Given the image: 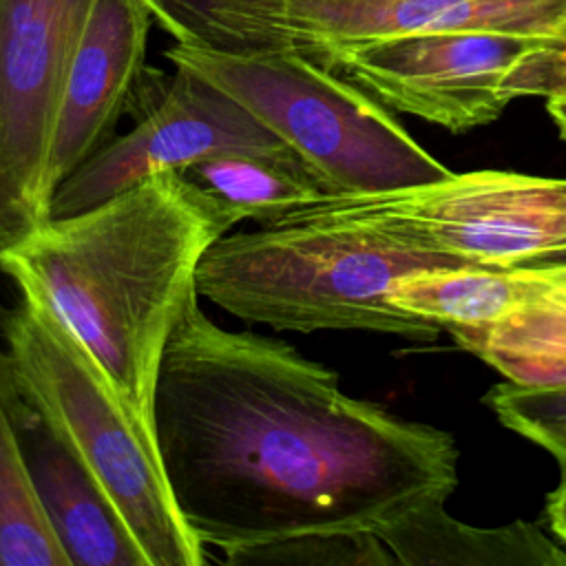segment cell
<instances>
[{"instance_id": "cell-5", "label": "cell", "mask_w": 566, "mask_h": 566, "mask_svg": "<svg viewBox=\"0 0 566 566\" xmlns=\"http://www.w3.org/2000/svg\"><path fill=\"white\" fill-rule=\"evenodd\" d=\"M166 57L243 104L336 195L407 188L451 172L387 106L305 53H230L175 42Z\"/></svg>"}, {"instance_id": "cell-15", "label": "cell", "mask_w": 566, "mask_h": 566, "mask_svg": "<svg viewBox=\"0 0 566 566\" xmlns=\"http://www.w3.org/2000/svg\"><path fill=\"white\" fill-rule=\"evenodd\" d=\"M546 290L548 281L526 268L444 265L405 274L391 298L400 310L451 332L491 323Z\"/></svg>"}, {"instance_id": "cell-14", "label": "cell", "mask_w": 566, "mask_h": 566, "mask_svg": "<svg viewBox=\"0 0 566 566\" xmlns=\"http://www.w3.org/2000/svg\"><path fill=\"white\" fill-rule=\"evenodd\" d=\"M179 172L210 197L232 226L268 223L336 195L290 150L217 155Z\"/></svg>"}, {"instance_id": "cell-16", "label": "cell", "mask_w": 566, "mask_h": 566, "mask_svg": "<svg viewBox=\"0 0 566 566\" xmlns=\"http://www.w3.org/2000/svg\"><path fill=\"white\" fill-rule=\"evenodd\" d=\"M451 334L511 382H566V292L553 281L542 296L504 316L478 327H455Z\"/></svg>"}, {"instance_id": "cell-24", "label": "cell", "mask_w": 566, "mask_h": 566, "mask_svg": "<svg viewBox=\"0 0 566 566\" xmlns=\"http://www.w3.org/2000/svg\"><path fill=\"white\" fill-rule=\"evenodd\" d=\"M533 270L537 274H542L544 279L553 281L555 285H559L566 292V263H553V265H537V268H526Z\"/></svg>"}, {"instance_id": "cell-10", "label": "cell", "mask_w": 566, "mask_h": 566, "mask_svg": "<svg viewBox=\"0 0 566 566\" xmlns=\"http://www.w3.org/2000/svg\"><path fill=\"white\" fill-rule=\"evenodd\" d=\"M153 13L146 0H95L77 44L49 159L55 188L102 148L133 106L144 77Z\"/></svg>"}, {"instance_id": "cell-13", "label": "cell", "mask_w": 566, "mask_h": 566, "mask_svg": "<svg viewBox=\"0 0 566 566\" xmlns=\"http://www.w3.org/2000/svg\"><path fill=\"white\" fill-rule=\"evenodd\" d=\"M385 566H564L566 546L544 522L475 528L451 517L444 504L413 511L378 531Z\"/></svg>"}, {"instance_id": "cell-23", "label": "cell", "mask_w": 566, "mask_h": 566, "mask_svg": "<svg viewBox=\"0 0 566 566\" xmlns=\"http://www.w3.org/2000/svg\"><path fill=\"white\" fill-rule=\"evenodd\" d=\"M546 111H548L553 124L557 126L559 135L566 139V95L546 97Z\"/></svg>"}, {"instance_id": "cell-6", "label": "cell", "mask_w": 566, "mask_h": 566, "mask_svg": "<svg viewBox=\"0 0 566 566\" xmlns=\"http://www.w3.org/2000/svg\"><path fill=\"white\" fill-rule=\"evenodd\" d=\"M318 62L389 111L451 133L491 124L517 97L566 88V40L504 31H440L332 46Z\"/></svg>"}, {"instance_id": "cell-22", "label": "cell", "mask_w": 566, "mask_h": 566, "mask_svg": "<svg viewBox=\"0 0 566 566\" xmlns=\"http://www.w3.org/2000/svg\"><path fill=\"white\" fill-rule=\"evenodd\" d=\"M542 522L566 546V475H562L559 484L546 495Z\"/></svg>"}, {"instance_id": "cell-19", "label": "cell", "mask_w": 566, "mask_h": 566, "mask_svg": "<svg viewBox=\"0 0 566 566\" xmlns=\"http://www.w3.org/2000/svg\"><path fill=\"white\" fill-rule=\"evenodd\" d=\"M484 402L506 429L551 453L566 475V382L517 385L504 380L486 391Z\"/></svg>"}, {"instance_id": "cell-18", "label": "cell", "mask_w": 566, "mask_h": 566, "mask_svg": "<svg viewBox=\"0 0 566 566\" xmlns=\"http://www.w3.org/2000/svg\"><path fill=\"white\" fill-rule=\"evenodd\" d=\"M146 4L153 20L179 44L230 53L298 51L283 0H146Z\"/></svg>"}, {"instance_id": "cell-9", "label": "cell", "mask_w": 566, "mask_h": 566, "mask_svg": "<svg viewBox=\"0 0 566 566\" xmlns=\"http://www.w3.org/2000/svg\"><path fill=\"white\" fill-rule=\"evenodd\" d=\"M95 0H0V168L49 217V159L64 84Z\"/></svg>"}, {"instance_id": "cell-3", "label": "cell", "mask_w": 566, "mask_h": 566, "mask_svg": "<svg viewBox=\"0 0 566 566\" xmlns=\"http://www.w3.org/2000/svg\"><path fill=\"white\" fill-rule=\"evenodd\" d=\"M458 265L409 248L329 195L254 230H230L197 268L201 298L279 332L365 329L431 338L440 327L400 310L391 292L416 270Z\"/></svg>"}, {"instance_id": "cell-11", "label": "cell", "mask_w": 566, "mask_h": 566, "mask_svg": "<svg viewBox=\"0 0 566 566\" xmlns=\"http://www.w3.org/2000/svg\"><path fill=\"white\" fill-rule=\"evenodd\" d=\"M296 49L440 31H504L566 40V0H283Z\"/></svg>"}, {"instance_id": "cell-17", "label": "cell", "mask_w": 566, "mask_h": 566, "mask_svg": "<svg viewBox=\"0 0 566 566\" xmlns=\"http://www.w3.org/2000/svg\"><path fill=\"white\" fill-rule=\"evenodd\" d=\"M20 405V389L0 347V566H69L27 469Z\"/></svg>"}, {"instance_id": "cell-4", "label": "cell", "mask_w": 566, "mask_h": 566, "mask_svg": "<svg viewBox=\"0 0 566 566\" xmlns=\"http://www.w3.org/2000/svg\"><path fill=\"white\" fill-rule=\"evenodd\" d=\"M2 340L22 398L102 484L148 566L208 564L175 504L155 438L53 310L20 292L2 316Z\"/></svg>"}, {"instance_id": "cell-12", "label": "cell", "mask_w": 566, "mask_h": 566, "mask_svg": "<svg viewBox=\"0 0 566 566\" xmlns=\"http://www.w3.org/2000/svg\"><path fill=\"white\" fill-rule=\"evenodd\" d=\"M20 442L35 495L69 566H148L102 484L24 398Z\"/></svg>"}, {"instance_id": "cell-21", "label": "cell", "mask_w": 566, "mask_h": 566, "mask_svg": "<svg viewBox=\"0 0 566 566\" xmlns=\"http://www.w3.org/2000/svg\"><path fill=\"white\" fill-rule=\"evenodd\" d=\"M35 223L38 219L22 203L0 168V250L22 239Z\"/></svg>"}, {"instance_id": "cell-1", "label": "cell", "mask_w": 566, "mask_h": 566, "mask_svg": "<svg viewBox=\"0 0 566 566\" xmlns=\"http://www.w3.org/2000/svg\"><path fill=\"white\" fill-rule=\"evenodd\" d=\"M197 296L155 389V442L175 504L223 562L312 533H374L447 504L458 447L343 391L290 343L214 323Z\"/></svg>"}, {"instance_id": "cell-8", "label": "cell", "mask_w": 566, "mask_h": 566, "mask_svg": "<svg viewBox=\"0 0 566 566\" xmlns=\"http://www.w3.org/2000/svg\"><path fill=\"white\" fill-rule=\"evenodd\" d=\"M172 66L137 124L111 137L55 188L49 217L86 210L153 175L217 155L290 150L223 88L188 66Z\"/></svg>"}, {"instance_id": "cell-7", "label": "cell", "mask_w": 566, "mask_h": 566, "mask_svg": "<svg viewBox=\"0 0 566 566\" xmlns=\"http://www.w3.org/2000/svg\"><path fill=\"white\" fill-rule=\"evenodd\" d=\"M354 208L396 241L458 265L566 263V179L511 170L347 192Z\"/></svg>"}, {"instance_id": "cell-2", "label": "cell", "mask_w": 566, "mask_h": 566, "mask_svg": "<svg viewBox=\"0 0 566 566\" xmlns=\"http://www.w3.org/2000/svg\"><path fill=\"white\" fill-rule=\"evenodd\" d=\"M232 228L210 197L168 170L86 210L38 221L0 250V270L53 310L155 438L168 340L199 296L203 254Z\"/></svg>"}, {"instance_id": "cell-25", "label": "cell", "mask_w": 566, "mask_h": 566, "mask_svg": "<svg viewBox=\"0 0 566 566\" xmlns=\"http://www.w3.org/2000/svg\"><path fill=\"white\" fill-rule=\"evenodd\" d=\"M559 95H566V88H564V93H559Z\"/></svg>"}, {"instance_id": "cell-20", "label": "cell", "mask_w": 566, "mask_h": 566, "mask_svg": "<svg viewBox=\"0 0 566 566\" xmlns=\"http://www.w3.org/2000/svg\"><path fill=\"white\" fill-rule=\"evenodd\" d=\"M228 564H287V566H385L374 533H312L245 548Z\"/></svg>"}]
</instances>
